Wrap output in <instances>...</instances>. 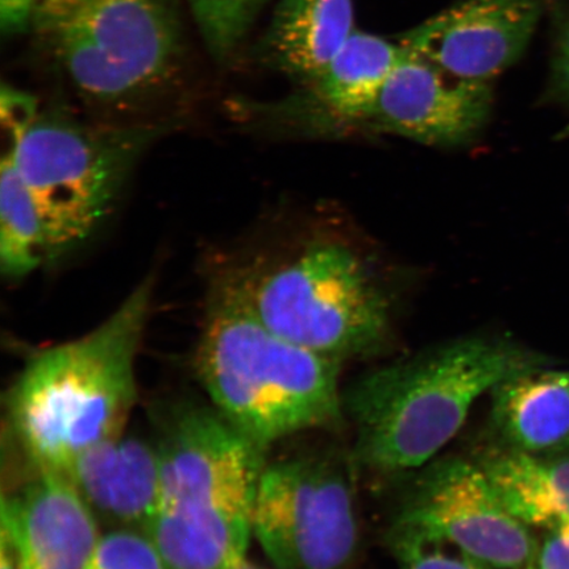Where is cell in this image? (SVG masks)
I'll return each mask as SVG.
<instances>
[{"instance_id":"obj_18","label":"cell","mask_w":569,"mask_h":569,"mask_svg":"<svg viewBox=\"0 0 569 569\" xmlns=\"http://www.w3.org/2000/svg\"><path fill=\"white\" fill-rule=\"evenodd\" d=\"M42 262H47L44 226L9 140L0 173V268L7 279L20 280Z\"/></svg>"},{"instance_id":"obj_2","label":"cell","mask_w":569,"mask_h":569,"mask_svg":"<svg viewBox=\"0 0 569 569\" xmlns=\"http://www.w3.org/2000/svg\"><path fill=\"white\" fill-rule=\"evenodd\" d=\"M152 290L147 277L102 325L33 356L13 383L12 430L39 471L62 475L91 448L123 436Z\"/></svg>"},{"instance_id":"obj_20","label":"cell","mask_w":569,"mask_h":569,"mask_svg":"<svg viewBox=\"0 0 569 569\" xmlns=\"http://www.w3.org/2000/svg\"><path fill=\"white\" fill-rule=\"evenodd\" d=\"M199 34L219 62L232 59L269 0H187Z\"/></svg>"},{"instance_id":"obj_4","label":"cell","mask_w":569,"mask_h":569,"mask_svg":"<svg viewBox=\"0 0 569 569\" xmlns=\"http://www.w3.org/2000/svg\"><path fill=\"white\" fill-rule=\"evenodd\" d=\"M160 505L151 530L172 569H227L244 557L264 452L216 409L177 410L158 443Z\"/></svg>"},{"instance_id":"obj_25","label":"cell","mask_w":569,"mask_h":569,"mask_svg":"<svg viewBox=\"0 0 569 569\" xmlns=\"http://www.w3.org/2000/svg\"><path fill=\"white\" fill-rule=\"evenodd\" d=\"M0 569H18L11 546L3 532L0 539Z\"/></svg>"},{"instance_id":"obj_16","label":"cell","mask_w":569,"mask_h":569,"mask_svg":"<svg viewBox=\"0 0 569 569\" xmlns=\"http://www.w3.org/2000/svg\"><path fill=\"white\" fill-rule=\"evenodd\" d=\"M355 32L353 0H281L259 41L269 68L308 83Z\"/></svg>"},{"instance_id":"obj_3","label":"cell","mask_w":569,"mask_h":569,"mask_svg":"<svg viewBox=\"0 0 569 569\" xmlns=\"http://www.w3.org/2000/svg\"><path fill=\"white\" fill-rule=\"evenodd\" d=\"M340 366L270 331L254 315L240 274L212 290L197 373L213 409L262 451L340 421Z\"/></svg>"},{"instance_id":"obj_8","label":"cell","mask_w":569,"mask_h":569,"mask_svg":"<svg viewBox=\"0 0 569 569\" xmlns=\"http://www.w3.org/2000/svg\"><path fill=\"white\" fill-rule=\"evenodd\" d=\"M351 453L323 451L266 465L252 533L277 569H348L359 542Z\"/></svg>"},{"instance_id":"obj_14","label":"cell","mask_w":569,"mask_h":569,"mask_svg":"<svg viewBox=\"0 0 569 569\" xmlns=\"http://www.w3.org/2000/svg\"><path fill=\"white\" fill-rule=\"evenodd\" d=\"M98 522L149 532L160 505L158 443L120 436L91 448L62 473Z\"/></svg>"},{"instance_id":"obj_15","label":"cell","mask_w":569,"mask_h":569,"mask_svg":"<svg viewBox=\"0 0 569 569\" xmlns=\"http://www.w3.org/2000/svg\"><path fill=\"white\" fill-rule=\"evenodd\" d=\"M489 393L493 447L537 457L568 453L569 369H530Z\"/></svg>"},{"instance_id":"obj_22","label":"cell","mask_w":569,"mask_h":569,"mask_svg":"<svg viewBox=\"0 0 569 569\" xmlns=\"http://www.w3.org/2000/svg\"><path fill=\"white\" fill-rule=\"evenodd\" d=\"M558 32L546 96L551 102L569 106V9Z\"/></svg>"},{"instance_id":"obj_27","label":"cell","mask_w":569,"mask_h":569,"mask_svg":"<svg viewBox=\"0 0 569 569\" xmlns=\"http://www.w3.org/2000/svg\"><path fill=\"white\" fill-rule=\"evenodd\" d=\"M560 139H569V124L559 133Z\"/></svg>"},{"instance_id":"obj_19","label":"cell","mask_w":569,"mask_h":569,"mask_svg":"<svg viewBox=\"0 0 569 569\" xmlns=\"http://www.w3.org/2000/svg\"><path fill=\"white\" fill-rule=\"evenodd\" d=\"M388 542L401 569H497L423 525L395 519Z\"/></svg>"},{"instance_id":"obj_7","label":"cell","mask_w":569,"mask_h":569,"mask_svg":"<svg viewBox=\"0 0 569 569\" xmlns=\"http://www.w3.org/2000/svg\"><path fill=\"white\" fill-rule=\"evenodd\" d=\"M254 315L290 343L338 361L380 352L389 305L351 249L316 244L266 274H240Z\"/></svg>"},{"instance_id":"obj_5","label":"cell","mask_w":569,"mask_h":569,"mask_svg":"<svg viewBox=\"0 0 569 569\" xmlns=\"http://www.w3.org/2000/svg\"><path fill=\"white\" fill-rule=\"evenodd\" d=\"M88 103L127 111L180 73L177 0H38L31 28Z\"/></svg>"},{"instance_id":"obj_17","label":"cell","mask_w":569,"mask_h":569,"mask_svg":"<svg viewBox=\"0 0 569 569\" xmlns=\"http://www.w3.org/2000/svg\"><path fill=\"white\" fill-rule=\"evenodd\" d=\"M479 465L519 521L569 533V453L537 457L492 447Z\"/></svg>"},{"instance_id":"obj_6","label":"cell","mask_w":569,"mask_h":569,"mask_svg":"<svg viewBox=\"0 0 569 569\" xmlns=\"http://www.w3.org/2000/svg\"><path fill=\"white\" fill-rule=\"evenodd\" d=\"M3 126L44 226L47 262L66 258L94 237L139 159L166 127L87 124L56 112Z\"/></svg>"},{"instance_id":"obj_24","label":"cell","mask_w":569,"mask_h":569,"mask_svg":"<svg viewBox=\"0 0 569 569\" xmlns=\"http://www.w3.org/2000/svg\"><path fill=\"white\" fill-rule=\"evenodd\" d=\"M38 0H0V28L13 36L30 30Z\"/></svg>"},{"instance_id":"obj_1","label":"cell","mask_w":569,"mask_h":569,"mask_svg":"<svg viewBox=\"0 0 569 569\" xmlns=\"http://www.w3.org/2000/svg\"><path fill=\"white\" fill-rule=\"evenodd\" d=\"M547 365L513 340L472 337L360 377L341 391L356 467L380 475L416 471L457 436L478 398Z\"/></svg>"},{"instance_id":"obj_12","label":"cell","mask_w":569,"mask_h":569,"mask_svg":"<svg viewBox=\"0 0 569 569\" xmlns=\"http://www.w3.org/2000/svg\"><path fill=\"white\" fill-rule=\"evenodd\" d=\"M405 49L395 40L355 30L340 51L300 92L276 104L239 103L249 122L365 123Z\"/></svg>"},{"instance_id":"obj_23","label":"cell","mask_w":569,"mask_h":569,"mask_svg":"<svg viewBox=\"0 0 569 569\" xmlns=\"http://www.w3.org/2000/svg\"><path fill=\"white\" fill-rule=\"evenodd\" d=\"M523 569H569V533L546 530L543 537L537 539Z\"/></svg>"},{"instance_id":"obj_10","label":"cell","mask_w":569,"mask_h":569,"mask_svg":"<svg viewBox=\"0 0 569 569\" xmlns=\"http://www.w3.org/2000/svg\"><path fill=\"white\" fill-rule=\"evenodd\" d=\"M550 0H461L396 36L405 51L489 83L521 59Z\"/></svg>"},{"instance_id":"obj_21","label":"cell","mask_w":569,"mask_h":569,"mask_svg":"<svg viewBox=\"0 0 569 569\" xmlns=\"http://www.w3.org/2000/svg\"><path fill=\"white\" fill-rule=\"evenodd\" d=\"M88 569H172L151 533L110 529L102 533Z\"/></svg>"},{"instance_id":"obj_11","label":"cell","mask_w":569,"mask_h":569,"mask_svg":"<svg viewBox=\"0 0 569 569\" xmlns=\"http://www.w3.org/2000/svg\"><path fill=\"white\" fill-rule=\"evenodd\" d=\"M489 83L461 80L405 51L365 123L429 146H459L478 134L492 111Z\"/></svg>"},{"instance_id":"obj_28","label":"cell","mask_w":569,"mask_h":569,"mask_svg":"<svg viewBox=\"0 0 569 569\" xmlns=\"http://www.w3.org/2000/svg\"><path fill=\"white\" fill-rule=\"evenodd\" d=\"M568 453H569V451H568Z\"/></svg>"},{"instance_id":"obj_26","label":"cell","mask_w":569,"mask_h":569,"mask_svg":"<svg viewBox=\"0 0 569 569\" xmlns=\"http://www.w3.org/2000/svg\"><path fill=\"white\" fill-rule=\"evenodd\" d=\"M227 569H262L258 565L252 563L251 560L247 558V555L244 557H241L233 561V563L227 568Z\"/></svg>"},{"instance_id":"obj_9","label":"cell","mask_w":569,"mask_h":569,"mask_svg":"<svg viewBox=\"0 0 569 569\" xmlns=\"http://www.w3.org/2000/svg\"><path fill=\"white\" fill-rule=\"evenodd\" d=\"M396 519L423 525L497 569H523L536 546L479 461L445 458L416 469Z\"/></svg>"},{"instance_id":"obj_13","label":"cell","mask_w":569,"mask_h":569,"mask_svg":"<svg viewBox=\"0 0 569 569\" xmlns=\"http://www.w3.org/2000/svg\"><path fill=\"white\" fill-rule=\"evenodd\" d=\"M39 472L2 501V532L18 569H88L102 536L98 519L66 476Z\"/></svg>"}]
</instances>
